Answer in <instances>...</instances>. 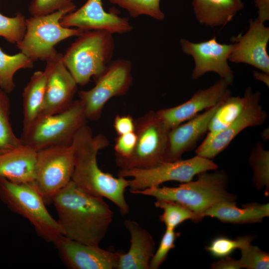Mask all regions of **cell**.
Here are the masks:
<instances>
[{"mask_svg":"<svg viewBox=\"0 0 269 269\" xmlns=\"http://www.w3.org/2000/svg\"><path fill=\"white\" fill-rule=\"evenodd\" d=\"M75 156L71 144L49 147L37 151L34 183L45 203L72 179Z\"/></svg>","mask_w":269,"mask_h":269,"instance_id":"obj_11","label":"cell"},{"mask_svg":"<svg viewBox=\"0 0 269 269\" xmlns=\"http://www.w3.org/2000/svg\"><path fill=\"white\" fill-rule=\"evenodd\" d=\"M180 233L166 228L159 246L155 251L149 263V269H158L166 260L170 251L175 247V242Z\"/></svg>","mask_w":269,"mask_h":269,"instance_id":"obj_34","label":"cell"},{"mask_svg":"<svg viewBox=\"0 0 269 269\" xmlns=\"http://www.w3.org/2000/svg\"><path fill=\"white\" fill-rule=\"evenodd\" d=\"M83 106L73 100L63 111L54 115H41L22 129L19 137L23 145L36 151L49 147L71 144L76 132L86 124Z\"/></svg>","mask_w":269,"mask_h":269,"instance_id":"obj_5","label":"cell"},{"mask_svg":"<svg viewBox=\"0 0 269 269\" xmlns=\"http://www.w3.org/2000/svg\"><path fill=\"white\" fill-rule=\"evenodd\" d=\"M76 6L68 7L52 13L32 16L26 19V31L23 39L16 46L33 62L46 61L55 55V46L72 36H78L85 31L79 28L62 26V17L73 11Z\"/></svg>","mask_w":269,"mask_h":269,"instance_id":"obj_7","label":"cell"},{"mask_svg":"<svg viewBox=\"0 0 269 269\" xmlns=\"http://www.w3.org/2000/svg\"><path fill=\"white\" fill-rule=\"evenodd\" d=\"M0 199L11 211L27 219L45 241L53 242L63 235L61 226L48 212L34 182L14 183L0 177Z\"/></svg>","mask_w":269,"mask_h":269,"instance_id":"obj_6","label":"cell"},{"mask_svg":"<svg viewBox=\"0 0 269 269\" xmlns=\"http://www.w3.org/2000/svg\"><path fill=\"white\" fill-rule=\"evenodd\" d=\"M248 98L240 115L228 127L212 136H206L196 149V155L212 160L224 150L234 138L249 127L260 126L264 124L268 114L260 104L261 93L247 88Z\"/></svg>","mask_w":269,"mask_h":269,"instance_id":"obj_12","label":"cell"},{"mask_svg":"<svg viewBox=\"0 0 269 269\" xmlns=\"http://www.w3.org/2000/svg\"><path fill=\"white\" fill-rule=\"evenodd\" d=\"M156 208L163 210L160 220L164 224L166 228L175 230L179 225L187 220L196 222L195 214L182 205L170 200L156 199L154 203Z\"/></svg>","mask_w":269,"mask_h":269,"instance_id":"obj_29","label":"cell"},{"mask_svg":"<svg viewBox=\"0 0 269 269\" xmlns=\"http://www.w3.org/2000/svg\"><path fill=\"white\" fill-rule=\"evenodd\" d=\"M229 85L220 78L208 88L196 91L187 101L178 106L156 111L170 129L192 119L202 111L214 107L231 95Z\"/></svg>","mask_w":269,"mask_h":269,"instance_id":"obj_17","label":"cell"},{"mask_svg":"<svg viewBox=\"0 0 269 269\" xmlns=\"http://www.w3.org/2000/svg\"><path fill=\"white\" fill-rule=\"evenodd\" d=\"M114 48L113 34L105 30L86 31L62 54V60L77 84L83 86L105 71Z\"/></svg>","mask_w":269,"mask_h":269,"instance_id":"obj_4","label":"cell"},{"mask_svg":"<svg viewBox=\"0 0 269 269\" xmlns=\"http://www.w3.org/2000/svg\"><path fill=\"white\" fill-rule=\"evenodd\" d=\"M132 64L127 60L111 61L96 80L94 87L78 92L79 100L88 120H97L106 104L112 98L125 95L132 83Z\"/></svg>","mask_w":269,"mask_h":269,"instance_id":"obj_10","label":"cell"},{"mask_svg":"<svg viewBox=\"0 0 269 269\" xmlns=\"http://www.w3.org/2000/svg\"><path fill=\"white\" fill-rule=\"evenodd\" d=\"M241 257L239 260L242 268L268 269L269 255L258 247L248 243L240 249Z\"/></svg>","mask_w":269,"mask_h":269,"instance_id":"obj_33","label":"cell"},{"mask_svg":"<svg viewBox=\"0 0 269 269\" xmlns=\"http://www.w3.org/2000/svg\"><path fill=\"white\" fill-rule=\"evenodd\" d=\"M71 145L75 156L71 181L84 192L112 201L122 215L128 214L130 206L125 192L129 186V180L115 177L103 171L98 164V152L109 145L107 137L102 134L94 135L91 129L86 124L76 132Z\"/></svg>","mask_w":269,"mask_h":269,"instance_id":"obj_2","label":"cell"},{"mask_svg":"<svg viewBox=\"0 0 269 269\" xmlns=\"http://www.w3.org/2000/svg\"><path fill=\"white\" fill-rule=\"evenodd\" d=\"M52 203L63 235L82 243L100 246L114 216L103 198L84 192L71 180L55 195Z\"/></svg>","mask_w":269,"mask_h":269,"instance_id":"obj_1","label":"cell"},{"mask_svg":"<svg viewBox=\"0 0 269 269\" xmlns=\"http://www.w3.org/2000/svg\"><path fill=\"white\" fill-rule=\"evenodd\" d=\"M248 98V89L244 96H228L221 102L210 120L206 136H212L223 130L242 113Z\"/></svg>","mask_w":269,"mask_h":269,"instance_id":"obj_25","label":"cell"},{"mask_svg":"<svg viewBox=\"0 0 269 269\" xmlns=\"http://www.w3.org/2000/svg\"><path fill=\"white\" fill-rule=\"evenodd\" d=\"M73 6V0H32L29 11L32 16H41Z\"/></svg>","mask_w":269,"mask_h":269,"instance_id":"obj_35","label":"cell"},{"mask_svg":"<svg viewBox=\"0 0 269 269\" xmlns=\"http://www.w3.org/2000/svg\"><path fill=\"white\" fill-rule=\"evenodd\" d=\"M198 22L211 27L224 26L244 7L241 0H192Z\"/></svg>","mask_w":269,"mask_h":269,"instance_id":"obj_23","label":"cell"},{"mask_svg":"<svg viewBox=\"0 0 269 269\" xmlns=\"http://www.w3.org/2000/svg\"><path fill=\"white\" fill-rule=\"evenodd\" d=\"M136 141L132 154L126 158H116L121 169L148 168L165 162L170 129L150 111L134 120Z\"/></svg>","mask_w":269,"mask_h":269,"instance_id":"obj_8","label":"cell"},{"mask_svg":"<svg viewBox=\"0 0 269 269\" xmlns=\"http://www.w3.org/2000/svg\"><path fill=\"white\" fill-rule=\"evenodd\" d=\"M47 79L41 115H54L66 109L73 101L77 84L57 52L46 61Z\"/></svg>","mask_w":269,"mask_h":269,"instance_id":"obj_14","label":"cell"},{"mask_svg":"<svg viewBox=\"0 0 269 269\" xmlns=\"http://www.w3.org/2000/svg\"><path fill=\"white\" fill-rule=\"evenodd\" d=\"M160 0H109L127 10L129 15L135 18L146 15L158 20L164 18V14L160 8Z\"/></svg>","mask_w":269,"mask_h":269,"instance_id":"obj_30","label":"cell"},{"mask_svg":"<svg viewBox=\"0 0 269 269\" xmlns=\"http://www.w3.org/2000/svg\"><path fill=\"white\" fill-rule=\"evenodd\" d=\"M234 39L229 60L246 63L269 74V56L267 47L269 40V27L257 18L249 21L248 31Z\"/></svg>","mask_w":269,"mask_h":269,"instance_id":"obj_18","label":"cell"},{"mask_svg":"<svg viewBox=\"0 0 269 269\" xmlns=\"http://www.w3.org/2000/svg\"><path fill=\"white\" fill-rule=\"evenodd\" d=\"M36 154L24 145L0 153V177L14 183L34 182Z\"/></svg>","mask_w":269,"mask_h":269,"instance_id":"obj_21","label":"cell"},{"mask_svg":"<svg viewBox=\"0 0 269 269\" xmlns=\"http://www.w3.org/2000/svg\"><path fill=\"white\" fill-rule=\"evenodd\" d=\"M269 203H250L242 208L237 206L234 201L217 203L204 213V217L215 218L222 222L235 224L260 222L269 215Z\"/></svg>","mask_w":269,"mask_h":269,"instance_id":"obj_22","label":"cell"},{"mask_svg":"<svg viewBox=\"0 0 269 269\" xmlns=\"http://www.w3.org/2000/svg\"><path fill=\"white\" fill-rule=\"evenodd\" d=\"M255 5L258 8V16L257 17L264 23L269 19V0H255Z\"/></svg>","mask_w":269,"mask_h":269,"instance_id":"obj_39","label":"cell"},{"mask_svg":"<svg viewBox=\"0 0 269 269\" xmlns=\"http://www.w3.org/2000/svg\"><path fill=\"white\" fill-rule=\"evenodd\" d=\"M64 264L72 269H117L120 252L60 235L53 242Z\"/></svg>","mask_w":269,"mask_h":269,"instance_id":"obj_15","label":"cell"},{"mask_svg":"<svg viewBox=\"0 0 269 269\" xmlns=\"http://www.w3.org/2000/svg\"><path fill=\"white\" fill-rule=\"evenodd\" d=\"M213 171L202 172L195 180L182 183L176 187H151L134 194L177 202L191 211L198 222L204 218L205 211L213 205L235 200V196L227 190L228 178L225 172Z\"/></svg>","mask_w":269,"mask_h":269,"instance_id":"obj_3","label":"cell"},{"mask_svg":"<svg viewBox=\"0 0 269 269\" xmlns=\"http://www.w3.org/2000/svg\"><path fill=\"white\" fill-rule=\"evenodd\" d=\"M136 135L135 132L118 135L115 140L114 149L116 158H126L133 153L135 146Z\"/></svg>","mask_w":269,"mask_h":269,"instance_id":"obj_36","label":"cell"},{"mask_svg":"<svg viewBox=\"0 0 269 269\" xmlns=\"http://www.w3.org/2000/svg\"><path fill=\"white\" fill-rule=\"evenodd\" d=\"M269 129L266 128L264 129L262 133V136L263 139L264 140H267L269 138Z\"/></svg>","mask_w":269,"mask_h":269,"instance_id":"obj_41","label":"cell"},{"mask_svg":"<svg viewBox=\"0 0 269 269\" xmlns=\"http://www.w3.org/2000/svg\"><path fill=\"white\" fill-rule=\"evenodd\" d=\"M26 31V18L18 12L14 17H7L0 13V36L7 42L16 44L23 38Z\"/></svg>","mask_w":269,"mask_h":269,"instance_id":"obj_32","label":"cell"},{"mask_svg":"<svg viewBox=\"0 0 269 269\" xmlns=\"http://www.w3.org/2000/svg\"><path fill=\"white\" fill-rule=\"evenodd\" d=\"M60 23L65 27L105 30L113 34L127 33L133 28L127 17H121L115 11H106L102 0H87L79 9L64 15Z\"/></svg>","mask_w":269,"mask_h":269,"instance_id":"obj_16","label":"cell"},{"mask_svg":"<svg viewBox=\"0 0 269 269\" xmlns=\"http://www.w3.org/2000/svg\"><path fill=\"white\" fill-rule=\"evenodd\" d=\"M7 94L0 89V153L23 145L12 129L10 122V103Z\"/></svg>","mask_w":269,"mask_h":269,"instance_id":"obj_28","label":"cell"},{"mask_svg":"<svg viewBox=\"0 0 269 269\" xmlns=\"http://www.w3.org/2000/svg\"><path fill=\"white\" fill-rule=\"evenodd\" d=\"M253 239L252 236L249 235L238 237L235 239L219 236L213 239L205 249L214 257L223 258L229 256L245 244L251 243Z\"/></svg>","mask_w":269,"mask_h":269,"instance_id":"obj_31","label":"cell"},{"mask_svg":"<svg viewBox=\"0 0 269 269\" xmlns=\"http://www.w3.org/2000/svg\"><path fill=\"white\" fill-rule=\"evenodd\" d=\"M219 104L170 130L165 162L180 159L183 153L196 146L208 133L210 120Z\"/></svg>","mask_w":269,"mask_h":269,"instance_id":"obj_19","label":"cell"},{"mask_svg":"<svg viewBox=\"0 0 269 269\" xmlns=\"http://www.w3.org/2000/svg\"><path fill=\"white\" fill-rule=\"evenodd\" d=\"M182 51L192 56L194 67L191 78L196 80L207 72L217 73L220 78L231 86L234 82V73L228 60L233 48V44L219 43L216 37L199 43L181 39Z\"/></svg>","mask_w":269,"mask_h":269,"instance_id":"obj_13","label":"cell"},{"mask_svg":"<svg viewBox=\"0 0 269 269\" xmlns=\"http://www.w3.org/2000/svg\"><path fill=\"white\" fill-rule=\"evenodd\" d=\"M47 75L45 71H37L31 76L22 92L23 128L30 125L41 112L43 104Z\"/></svg>","mask_w":269,"mask_h":269,"instance_id":"obj_24","label":"cell"},{"mask_svg":"<svg viewBox=\"0 0 269 269\" xmlns=\"http://www.w3.org/2000/svg\"><path fill=\"white\" fill-rule=\"evenodd\" d=\"M214 269H240L242 268L239 260H235L229 256L221 258L214 262L211 266Z\"/></svg>","mask_w":269,"mask_h":269,"instance_id":"obj_38","label":"cell"},{"mask_svg":"<svg viewBox=\"0 0 269 269\" xmlns=\"http://www.w3.org/2000/svg\"><path fill=\"white\" fill-rule=\"evenodd\" d=\"M217 168L218 165L212 160L196 155L188 159L163 162L148 168L121 169L118 176L131 178L129 180V190L134 194L167 181L189 182L195 175Z\"/></svg>","mask_w":269,"mask_h":269,"instance_id":"obj_9","label":"cell"},{"mask_svg":"<svg viewBox=\"0 0 269 269\" xmlns=\"http://www.w3.org/2000/svg\"><path fill=\"white\" fill-rule=\"evenodd\" d=\"M113 127L118 135L134 132V120L130 115H117L114 120Z\"/></svg>","mask_w":269,"mask_h":269,"instance_id":"obj_37","label":"cell"},{"mask_svg":"<svg viewBox=\"0 0 269 269\" xmlns=\"http://www.w3.org/2000/svg\"><path fill=\"white\" fill-rule=\"evenodd\" d=\"M253 172V180L258 189L265 188L266 195L269 191V151L263 143L257 142L253 146L249 158Z\"/></svg>","mask_w":269,"mask_h":269,"instance_id":"obj_27","label":"cell"},{"mask_svg":"<svg viewBox=\"0 0 269 269\" xmlns=\"http://www.w3.org/2000/svg\"><path fill=\"white\" fill-rule=\"evenodd\" d=\"M130 236V246L127 253L120 252L117 269H149L155 252V242L151 234L136 221L124 222Z\"/></svg>","mask_w":269,"mask_h":269,"instance_id":"obj_20","label":"cell"},{"mask_svg":"<svg viewBox=\"0 0 269 269\" xmlns=\"http://www.w3.org/2000/svg\"><path fill=\"white\" fill-rule=\"evenodd\" d=\"M255 78L265 84L268 87L269 86V74L265 72L255 71L254 72Z\"/></svg>","mask_w":269,"mask_h":269,"instance_id":"obj_40","label":"cell"},{"mask_svg":"<svg viewBox=\"0 0 269 269\" xmlns=\"http://www.w3.org/2000/svg\"><path fill=\"white\" fill-rule=\"evenodd\" d=\"M33 67V61L22 52L10 55L0 47V89L7 94L10 93L15 88V73L20 69Z\"/></svg>","mask_w":269,"mask_h":269,"instance_id":"obj_26","label":"cell"}]
</instances>
